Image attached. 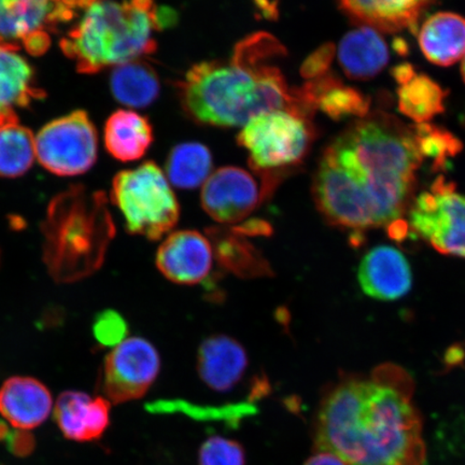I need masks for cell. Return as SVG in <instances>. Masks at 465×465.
<instances>
[{"mask_svg":"<svg viewBox=\"0 0 465 465\" xmlns=\"http://www.w3.org/2000/svg\"><path fill=\"white\" fill-rule=\"evenodd\" d=\"M404 371L387 365L371 378H345L320 405L316 441L348 465H422L420 414Z\"/></svg>","mask_w":465,"mask_h":465,"instance_id":"obj_1","label":"cell"},{"mask_svg":"<svg viewBox=\"0 0 465 465\" xmlns=\"http://www.w3.org/2000/svg\"><path fill=\"white\" fill-rule=\"evenodd\" d=\"M323 154L371 214L375 228L385 226L395 240H403L409 226L402 217L424 160L415 126L389 114H369L341 133Z\"/></svg>","mask_w":465,"mask_h":465,"instance_id":"obj_2","label":"cell"},{"mask_svg":"<svg viewBox=\"0 0 465 465\" xmlns=\"http://www.w3.org/2000/svg\"><path fill=\"white\" fill-rule=\"evenodd\" d=\"M284 55L274 36L258 33L242 40L228 63L196 64L179 85L184 112L199 124L219 127L243 126L281 109L310 114L276 65Z\"/></svg>","mask_w":465,"mask_h":465,"instance_id":"obj_3","label":"cell"},{"mask_svg":"<svg viewBox=\"0 0 465 465\" xmlns=\"http://www.w3.org/2000/svg\"><path fill=\"white\" fill-rule=\"evenodd\" d=\"M177 15L154 0L100 2L85 10L78 25L61 40V49L78 72L96 74L154 54V34L173 26Z\"/></svg>","mask_w":465,"mask_h":465,"instance_id":"obj_4","label":"cell"},{"mask_svg":"<svg viewBox=\"0 0 465 465\" xmlns=\"http://www.w3.org/2000/svg\"><path fill=\"white\" fill-rule=\"evenodd\" d=\"M44 261L61 283L74 282L101 269L115 234L107 197L74 185L51 201L43 224Z\"/></svg>","mask_w":465,"mask_h":465,"instance_id":"obj_5","label":"cell"},{"mask_svg":"<svg viewBox=\"0 0 465 465\" xmlns=\"http://www.w3.org/2000/svg\"><path fill=\"white\" fill-rule=\"evenodd\" d=\"M315 139L312 115L291 109L254 116L237 136L238 143L248 151L255 173L283 177L302 164Z\"/></svg>","mask_w":465,"mask_h":465,"instance_id":"obj_6","label":"cell"},{"mask_svg":"<svg viewBox=\"0 0 465 465\" xmlns=\"http://www.w3.org/2000/svg\"><path fill=\"white\" fill-rule=\"evenodd\" d=\"M112 202L124 214L127 232L149 241L160 240L173 229L180 217L177 196L154 162L116 174Z\"/></svg>","mask_w":465,"mask_h":465,"instance_id":"obj_7","label":"cell"},{"mask_svg":"<svg viewBox=\"0 0 465 465\" xmlns=\"http://www.w3.org/2000/svg\"><path fill=\"white\" fill-rule=\"evenodd\" d=\"M406 223L439 252L465 259V196L455 183L439 177L411 203Z\"/></svg>","mask_w":465,"mask_h":465,"instance_id":"obj_8","label":"cell"},{"mask_svg":"<svg viewBox=\"0 0 465 465\" xmlns=\"http://www.w3.org/2000/svg\"><path fill=\"white\" fill-rule=\"evenodd\" d=\"M284 177L250 173L236 166L221 167L203 184L201 203L221 224L242 223L272 194Z\"/></svg>","mask_w":465,"mask_h":465,"instance_id":"obj_9","label":"cell"},{"mask_svg":"<svg viewBox=\"0 0 465 465\" xmlns=\"http://www.w3.org/2000/svg\"><path fill=\"white\" fill-rule=\"evenodd\" d=\"M37 159L58 176H77L94 165L97 133L89 114L74 112L45 125L35 138Z\"/></svg>","mask_w":465,"mask_h":465,"instance_id":"obj_10","label":"cell"},{"mask_svg":"<svg viewBox=\"0 0 465 465\" xmlns=\"http://www.w3.org/2000/svg\"><path fill=\"white\" fill-rule=\"evenodd\" d=\"M160 369V354L150 341L142 337L126 339L104 359L101 380L104 398L112 404L143 398Z\"/></svg>","mask_w":465,"mask_h":465,"instance_id":"obj_11","label":"cell"},{"mask_svg":"<svg viewBox=\"0 0 465 465\" xmlns=\"http://www.w3.org/2000/svg\"><path fill=\"white\" fill-rule=\"evenodd\" d=\"M213 250L209 238L200 232H173L159 247L155 263L168 281L193 286L211 274Z\"/></svg>","mask_w":465,"mask_h":465,"instance_id":"obj_12","label":"cell"},{"mask_svg":"<svg viewBox=\"0 0 465 465\" xmlns=\"http://www.w3.org/2000/svg\"><path fill=\"white\" fill-rule=\"evenodd\" d=\"M358 279L360 287L371 298L395 301L411 290L412 272L409 261L400 250L378 246L364 255Z\"/></svg>","mask_w":465,"mask_h":465,"instance_id":"obj_13","label":"cell"},{"mask_svg":"<svg viewBox=\"0 0 465 465\" xmlns=\"http://www.w3.org/2000/svg\"><path fill=\"white\" fill-rule=\"evenodd\" d=\"M54 406L49 389L36 378L15 376L0 387V415L20 431L42 426Z\"/></svg>","mask_w":465,"mask_h":465,"instance_id":"obj_14","label":"cell"},{"mask_svg":"<svg viewBox=\"0 0 465 465\" xmlns=\"http://www.w3.org/2000/svg\"><path fill=\"white\" fill-rule=\"evenodd\" d=\"M107 399L80 391H66L58 397L54 405V420L67 440L78 443L100 440L110 423Z\"/></svg>","mask_w":465,"mask_h":465,"instance_id":"obj_15","label":"cell"},{"mask_svg":"<svg viewBox=\"0 0 465 465\" xmlns=\"http://www.w3.org/2000/svg\"><path fill=\"white\" fill-rule=\"evenodd\" d=\"M19 50L17 45L0 37V125L19 121L15 109L44 96L35 84L33 68Z\"/></svg>","mask_w":465,"mask_h":465,"instance_id":"obj_16","label":"cell"},{"mask_svg":"<svg viewBox=\"0 0 465 465\" xmlns=\"http://www.w3.org/2000/svg\"><path fill=\"white\" fill-rule=\"evenodd\" d=\"M296 90L302 106L312 114L320 110L329 118L341 121L351 116L362 119L370 114L369 98L354 87L345 85L330 73L322 77L308 80Z\"/></svg>","mask_w":465,"mask_h":465,"instance_id":"obj_17","label":"cell"},{"mask_svg":"<svg viewBox=\"0 0 465 465\" xmlns=\"http://www.w3.org/2000/svg\"><path fill=\"white\" fill-rule=\"evenodd\" d=\"M248 357L241 342L226 335L203 341L197 354V370L206 385L219 392L230 391L246 373Z\"/></svg>","mask_w":465,"mask_h":465,"instance_id":"obj_18","label":"cell"},{"mask_svg":"<svg viewBox=\"0 0 465 465\" xmlns=\"http://www.w3.org/2000/svg\"><path fill=\"white\" fill-rule=\"evenodd\" d=\"M353 21L385 33H397L417 25L435 0H339Z\"/></svg>","mask_w":465,"mask_h":465,"instance_id":"obj_19","label":"cell"},{"mask_svg":"<svg viewBox=\"0 0 465 465\" xmlns=\"http://www.w3.org/2000/svg\"><path fill=\"white\" fill-rule=\"evenodd\" d=\"M339 62L349 78H374L389 62L385 39L376 29L363 26L349 32L339 45Z\"/></svg>","mask_w":465,"mask_h":465,"instance_id":"obj_20","label":"cell"},{"mask_svg":"<svg viewBox=\"0 0 465 465\" xmlns=\"http://www.w3.org/2000/svg\"><path fill=\"white\" fill-rule=\"evenodd\" d=\"M420 49L429 62L439 66H451L465 56V19L452 13H439L423 23Z\"/></svg>","mask_w":465,"mask_h":465,"instance_id":"obj_21","label":"cell"},{"mask_svg":"<svg viewBox=\"0 0 465 465\" xmlns=\"http://www.w3.org/2000/svg\"><path fill=\"white\" fill-rule=\"evenodd\" d=\"M153 142V130L145 116L132 110H118L104 125V145L114 159H142Z\"/></svg>","mask_w":465,"mask_h":465,"instance_id":"obj_22","label":"cell"},{"mask_svg":"<svg viewBox=\"0 0 465 465\" xmlns=\"http://www.w3.org/2000/svg\"><path fill=\"white\" fill-rule=\"evenodd\" d=\"M214 254L221 266L236 276L254 278L272 275L269 262L246 235L234 228H213L207 231Z\"/></svg>","mask_w":465,"mask_h":465,"instance_id":"obj_23","label":"cell"},{"mask_svg":"<svg viewBox=\"0 0 465 465\" xmlns=\"http://www.w3.org/2000/svg\"><path fill=\"white\" fill-rule=\"evenodd\" d=\"M110 87L119 103L127 107L144 108L158 98L161 84L158 74L149 64L135 60L115 66Z\"/></svg>","mask_w":465,"mask_h":465,"instance_id":"obj_24","label":"cell"},{"mask_svg":"<svg viewBox=\"0 0 465 465\" xmlns=\"http://www.w3.org/2000/svg\"><path fill=\"white\" fill-rule=\"evenodd\" d=\"M213 155L200 143H184L176 145L168 154L166 177L174 187L194 190L211 177Z\"/></svg>","mask_w":465,"mask_h":465,"instance_id":"obj_25","label":"cell"},{"mask_svg":"<svg viewBox=\"0 0 465 465\" xmlns=\"http://www.w3.org/2000/svg\"><path fill=\"white\" fill-rule=\"evenodd\" d=\"M398 96L400 112L423 124L444 113L447 91L428 75L416 74L400 85Z\"/></svg>","mask_w":465,"mask_h":465,"instance_id":"obj_26","label":"cell"},{"mask_svg":"<svg viewBox=\"0 0 465 465\" xmlns=\"http://www.w3.org/2000/svg\"><path fill=\"white\" fill-rule=\"evenodd\" d=\"M36 158L33 133L19 121L0 125V177L16 178L32 167Z\"/></svg>","mask_w":465,"mask_h":465,"instance_id":"obj_27","label":"cell"},{"mask_svg":"<svg viewBox=\"0 0 465 465\" xmlns=\"http://www.w3.org/2000/svg\"><path fill=\"white\" fill-rule=\"evenodd\" d=\"M423 159H432L435 168L445 167L449 160L460 153L462 143L449 131L429 124L415 125Z\"/></svg>","mask_w":465,"mask_h":465,"instance_id":"obj_28","label":"cell"},{"mask_svg":"<svg viewBox=\"0 0 465 465\" xmlns=\"http://www.w3.org/2000/svg\"><path fill=\"white\" fill-rule=\"evenodd\" d=\"M242 447L228 439H208L201 447L200 465H245Z\"/></svg>","mask_w":465,"mask_h":465,"instance_id":"obj_29","label":"cell"},{"mask_svg":"<svg viewBox=\"0 0 465 465\" xmlns=\"http://www.w3.org/2000/svg\"><path fill=\"white\" fill-rule=\"evenodd\" d=\"M93 333L101 345L116 347L129 335V325L124 317L114 311H104L95 318Z\"/></svg>","mask_w":465,"mask_h":465,"instance_id":"obj_30","label":"cell"},{"mask_svg":"<svg viewBox=\"0 0 465 465\" xmlns=\"http://www.w3.org/2000/svg\"><path fill=\"white\" fill-rule=\"evenodd\" d=\"M335 45L325 44L308 56L302 65L301 74L307 80L317 79L329 74L335 56Z\"/></svg>","mask_w":465,"mask_h":465,"instance_id":"obj_31","label":"cell"},{"mask_svg":"<svg viewBox=\"0 0 465 465\" xmlns=\"http://www.w3.org/2000/svg\"><path fill=\"white\" fill-rule=\"evenodd\" d=\"M304 465H348L341 458L328 451H320L317 455L308 459Z\"/></svg>","mask_w":465,"mask_h":465,"instance_id":"obj_32","label":"cell"},{"mask_svg":"<svg viewBox=\"0 0 465 465\" xmlns=\"http://www.w3.org/2000/svg\"><path fill=\"white\" fill-rule=\"evenodd\" d=\"M260 14L266 19H275L278 15L277 0H253Z\"/></svg>","mask_w":465,"mask_h":465,"instance_id":"obj_33","label":"cell"},{"mask_svg":"<svg viewBox=\"0 0 465 465\" xmlns=\"http://www.w3.org/2000/svg\"><path fill=\"white\" fill-rule=\"evenodd\" d=\"M416 74L414 67L410 64H402V65L394 68L393 77L401 85L410 81Z\"/></svg>","mask_w":465,"mask_h":465,"instance_id":"obj_34","label":"cell"},{"mask_svg":"<svg viewBox=\"0 0 465 465\" xmlns=\"http://www.w3.org/2000/svg\"><path fill=\"white\" fill-rule=\"evenodd\" d=\"M61 2L66 8L75 14L77 10H86L90 8L91 5L104 2V0H61Z\"/></svg>","mask_w":465,"mask_h":465,"instance_id":"obj_35","label":"cell"},{"mask_svg":"<svg viewBox=\"0 0 465 465\" xmlns=\"http://www.w3.org/2000/svg\"><path fill=\"white\" fill-rule=\"evenodd\" d=\"M17 2H19V0H0V16L7 13Z\"/></svg>","mask_w":465,"mask_h":465,"instance_id":"obj_36","label":"cell"},{"mask_svg":"<svg viewBox=\"0 0 465 465\" xmlns=\"http://www.w3.org/2000/svg\"><path fill=\"white\" fill-rule=\"evenodd\" d=\"M461 74H462V78H463L464 83H465V56L463 57V61H462Z\"/></svg>","mask_w":465,"mask_h":465,"instance_id":"obj_37","label":"cell"}]
</instances>
